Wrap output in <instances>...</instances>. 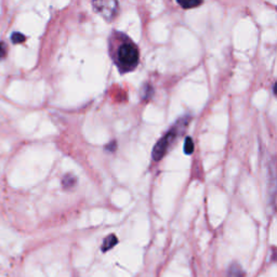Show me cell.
Listing matches in <instances>:
<instances>
[{"label": "cell", "instance_id": "cell-1", "mask_svg": "<svg viewBox=\"0 0 277 277\" xmlns=\"http://www.w3.org/2000/svg\"><path fill=\"white\" fill-rule=\"evenodd\" d=\"M108 53L120 74L134 71L140 60V53L134 40L118 31H113L109 35Z\"/></svg>", "mask_w": 277, "mask_h": 277}, {"label": "cell", "instance_id": "cell-2", "mask_svg": "<svg viewBox=\"0 0 277 277\" xmlns=\"http://www.w3.org/2000/svg\"><path fill=\"white\" fill-rule=\"evenodd\" d=\"M188 117H183L179 119L175 124V126H172V128L155 144L152 152V157L155 161L161 160V158L164 157L167 151H168L169 147L171 146V144L175 142L176 138L180 136L184 130H185L186 126L188 125Z\"/></svg>", "mask_w": 277, "mask_h": 277}, {"label": "cell", "instance_id": "cell-3", "mask_svg": "<svg viewBox=\"0 0 277 277\" xmlns=\"http://www.w3.org/2000/svg\"><path fill=\"white\" fill-rule=\"evenodd\" d=\"M92 7L106 22H112L119 11L117 0H92Z\"/></svg>", "mask_w": 277, "mask_h": 277}, {"label": "cell", "instance_id": "cell-4", "mask_svg": "<svg viewBox=\"0 0 277 277\" xmlns=\"http://www.w3.org/2000/svg\"><path fill=\"white\" fill-rule=\"evenodd\" d=\"M117 242H118V239L116 237V235H114V234H111V235H108L107 237L103 240V244H102V251H108V250H111L113 247H115L117 245Z\"/></svg>", "mask_w": 277, "mask_h": 277}, {"label": "cell", "instance_id": "cell-5", "mask_svg": "<svg viewBox=\"0 0 277 277\" xmlns=\"http://www.w3.org/2000/svg\"><path fill=\"white\" fill-rule=\"evenodd\" d=\"M77 183V179L72 173H67L62 179V185L64 188L69 189V188H73L75 185H76Z\"/></svg>", "mask_w": 277, "mask_h": 277}, {"label": "cell", "instance_id": "cell-6", "mask_svg": "<svg viewBox=\"0 0 277 277\" xmlns=\"http://www.w3.org/2000/svg\"><path fill=\"white\" fill-rule=\"evenodd\" d=\"M178 3L183 9H193L203 3V0H178Z\"/></svg>", "mask_w": 277, "mask_h": 277}, {"label": "cell", "instance_id": "cell-7", "mask_svg": "<svg viewBox=\"0 0 277 277\" xmlns=\"http://www.w3.org/2000/svg\"><path fill=\"white\" fill-rule=\"evenodd\" d=\"M228 277H245L244 271L241 270V268L237 263H232V265H231L229 269Z\"/></svg>", "mask_w": 277, "mask_h": 277}, {"label": "cell", "instance_id": "cell-8", "mask_svg": "<svg viewBox=\"0 0 277 277\" xmlns=\"http://www.w3.org/2000/svg\"><path fill=\"white\" fill-rule=\"evenodd\" d=\"M194 152V142L193 138L190 137H187L185 138V143H184V153L186 155H190L193 154Z\"/></svg>", "mask_w": 277, "mask_h": 277}, {"label": "cell", "instance_id": "cell-9", "mask_svg": "<svg viewBox=\"0 0 277 277\" xmlns=\"http://www.w3.org/2000/svg\"><path fill=\"white\" fill-rule=\"evenodd\" d=\"M11 40H12V43L15 45L22 44L25 40V36L21 33H13L12 37H11Z\"/></svg>", "mask_w": 277, "mask_h": 277}, {"label": "cell", "instance_id": "cell-10", "mask_svg": "<svg viewBox=\"0 0 277 277\" xmlns=\"http://www.w3.org/2000/svg\"><path fill=\"white\" fill-rule=\"evenodd\" d=\"M153 94V89L151 88V86H145L142 90V97L143 99H149V96Z\"/></svg>", "mask_w": 277, "mask_h": 277}, {"label": "cell", "instance_id": "cell-11", "mask_svg": "<svg viewBox=\"0 0 277 277\" xmlns=\"http://www.w3.org/2000/svg\"><path fill=\"white\" fill-rule=\"evenodd\" d=\"M5 54H7V46L3 43H0V59L4 57Z\"/></svg>", "mask_w": 277, "mask_h": 277}, {"label": "cell", "instance_id": "cell-12", "mask_svg": "<svg viewBox=\"0 0 277 277\" xmlns=\"http://www.w3.org/2000/svg\"><path fill=\"white\" fill-rule=\"evenodd\" d=\"M105 148L107 149V151H109V152H114L115 148H116V142H111V144H109V145H107Z\"/></svg>", "mask_w": 277, "mask_h": 277}]
</instances>
